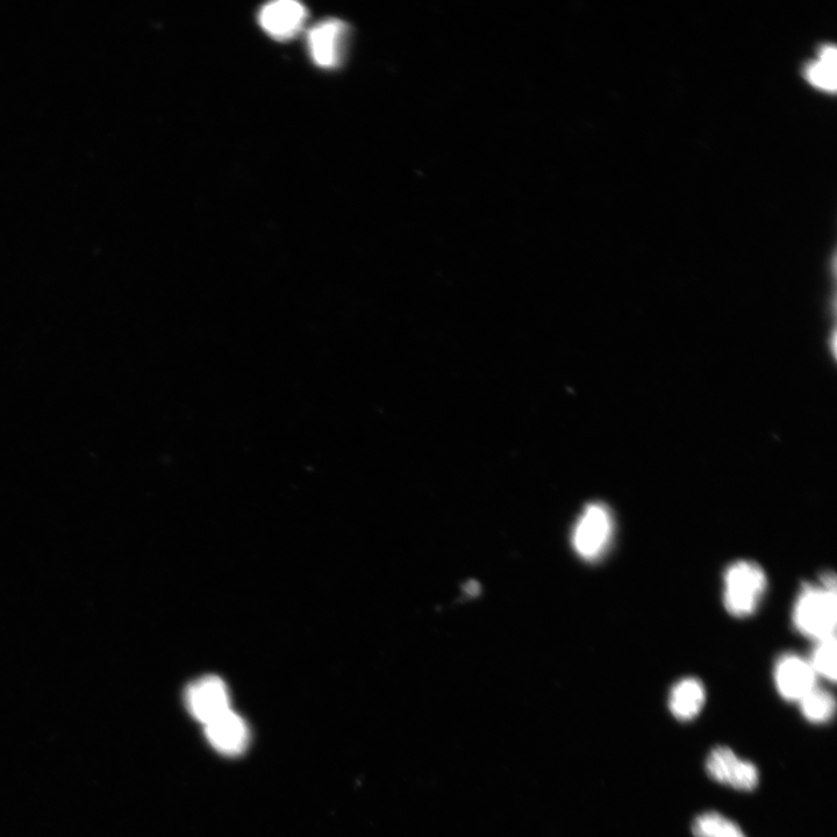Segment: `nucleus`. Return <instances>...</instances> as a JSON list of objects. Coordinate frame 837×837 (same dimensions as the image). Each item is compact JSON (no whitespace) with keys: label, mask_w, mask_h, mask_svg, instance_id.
I'll return each mask as SVG.
<instances>
[{"label":"nucleus","mask_w":837,"mask_h":837,"mask_svg":"<svg viewBox=\"0 0 837 837\" xmlns=\"http://www.w3.org/2000/svg\"><path fill=\"white\" fill-rule=\"evenodd\" d=\"M804 75L814 87L834 92L836 90L835 46H822L819 50L818 59L807 64Z\"/></svg>","instance_id":"obj_11"},{"label":"nucleus","mask_w":837,"mask_h":837,"mask_svg":"<svg viewBox=\"0 0 837 837\" xmlns=\"http://www.w3.org/2000/svg\"><path fill=\"white\" fill-rule=\"evenodd\" d=\"M794 625L800 633L817 641L835 635L837 621L836 591L806 588L799 596L793 612Z\"/></svg>","instance_id":"obj_1"},{"label":"nucleus","mask_w":837,"mask_h":837,"mask_svg":"<svg viewBox=\"0 0 837 837\" xmlns=\"http://www.w3.org/2000/svg\"><path fill=\"white\" fill-rule=\"evenodd\" d=\"M801 713L812 724H826L835 714V699L831 693L814 688L799 701Z\"/></svg>","instance_id":"obj_13"},{"label":"nucleus","mask_w":837,"mask_h":837,"mask_svg":"<svg viewBox=\"0 0 837 837\" xmlns=\"http://www.w3.org/2000/svg\"><path fill=\"white\" fill-rule=\"evenodd\" d=\"M767 577L761 567L753 562H736L725 576V606L735 617L753 614L760 604Z\"/></svg>","instance_id":"obj_2"},{"label":"nucleus","mask_w":837,"mask_h":837,"mask_svg":"<svg viewBox=\"0 0 837 837\" xmlns=\"http://www.w3.org/2000/svg\"><path fill=\"white\" fill-rule=\"evenodd\" d=\"M613 529V517L607 506L600 503L589 504L579 517L572 533V545L584 560L596 561L610 546Z\"/></svg>","instance_id":"obj_3"},{"label":"nucleus","mask_w":837,"mask_h":837,"mask_svg":"<svg viewBox=\"0 0 837 837\" xmlns=\"http://www.w3.org/2000/svg\"><path fill=\"white\" fill-rule=\"evenodd\" d=\"M260 24L264 32L279 41L296 38L307 20L306 7L293 0H278L262 7Z\"/></svg>","instance_id":"obj_7"},{"label":"nucleus","mask_w":837,"mask_h":837,"mask_svg":"<svg viewBox=\"0 0 837 837\" xmlns=\"http://www.w3.org/2000/svg\"><path fill=\"white\" fill-rule=\"evenodd\" d=\"M695 837H747L735 822L717 812L699 815L692 825Z\"/></svg>","instance_id":"obj_12"},{"label":"nucleus","mask_w":837,"mask_h":837,"mask_svg":"<svg viewBox=\"0 0 837 837\" xmlns=\"http://www.w3.org/2000/svg\"><path fill=\"white\" fill-rule=\"evenodd\" d=\"M706 771L713 781L739 791H753L760 782L755 765L740 760L734 751L727 747H717L711 751L707 757Z\"/></svg>","instance_id":"obj_6"},{"label":"nucleus","mask_w":837,"mask_h":837,"mask_svg":"<svg viewBox=\"0 0 837 837\" xmlns=\"http://www.w3.org/2000/svg\"><path fill=\"white\" fill-rule=\"evenodd\" d=\"M817 675L810 662L796 655H786L778 662L775 681L781 696L789 701H800L814 688Z\"/></svg>","instance_id":"obj_9"},{"label":"nucleus","mask_w":837,"mask_h":837,"mask_svg":"<svg viewBox=\"0 0 837 837\" xmlns=\"http://www.w3.org/2000/svg\"><path fill=\"white\" fill-rule=\"evenodd\" d=\"M706 692L698 679L686 678L671 690L669 707L679 721H690L698 717L705 705Z\"/></svg>","instance_id":"obj_10"},{"label":"nucleus","mask_w":837,"mask_h":837,"mask_svg":"<svg viewBox=\"0 0 837 837\" xmlns=\"http://www.w3.org/2000/svg\"><path fill=\"white\" fill-rule=\"evenodd\" d=\"M185 700L192 717L204 726L231 711L230 692L224 681L214 676L198 679L191 684Z\"/></svg>","instance_id":"obj_5"},{"label":"nucleus","mask_w":837,"mask_h":837,"mask_svg":"<svg viewBox=\"0 0 837 837\" xmlns=\"http://www.w3.org/2000/svg\"><path fill=\"white\" fill-rule=\"evenodd\" d=\"M349 26L339 19H327L312 27L307 46L314 63L325 69L341 66L347 54Z\"/></svg>","instance_id":"obj_4"},{"label":"nucleus","mask_w":837,"mask_h":837,"mask_svg":"<svg viewBox=\"0 0 837 837\" xmlns=\"http://www.w3.org/2000/svg\"><path fill=\"white\" fill-rule=\"evenodd\" d=\"M205 734L211 746L223 755H241L249 746V727L232 710L205 725Z\"/></svg>","instance_id":"obj_8"},{"label":"nucleus","mask_w":837,"mask_h":837,"mask_svg":"<svg viewBox=\"0 0 837 837\" xmlns=\"http://www.w3.org/2000/svg\"><path fill=\"white\" fill-rule=\"evenodd\" d=\"M815 675H820L828 679V681L835 682L836 679V638L835 635L829 636L824 640L818 641V646L815 648L812 661L810 662Z\"/></svg>","instance_id":"obj_14"}]
</instances>
